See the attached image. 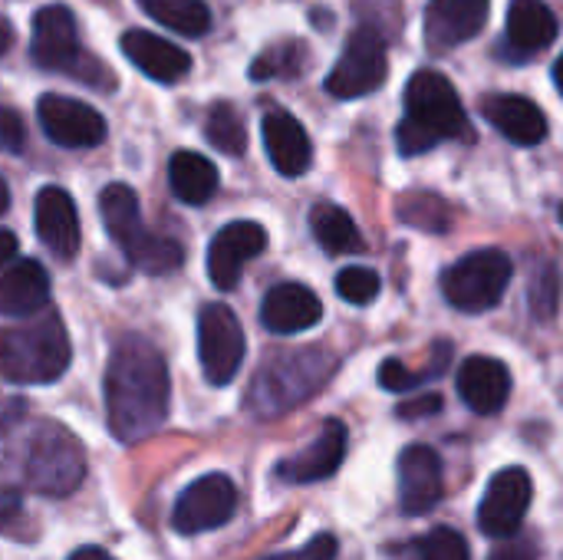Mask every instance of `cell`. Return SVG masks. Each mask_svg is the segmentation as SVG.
<instances>
[{"label":"cell","instance_id":"obj_1","mask_svg":"<svg viewBox=\"0 0 563 560\" xmlns=\"http://www.w3.org/2000/svg\"><path fill=\"white\" fill-rule=\"evenodd\" d=\"M172 383L165 356L145 337H122L106 366V416L122 446L142 442L168 416Z\"/></svg>","mask_w":563,"mask_h":560},{"label":"cell","instance_id":"obj_2","mask_svg":"<svg viewBox=\"0 0 563 560\" xmlns=\"http://www.w3.org/2000/svg\"><path fill=\"white\" fill-rule=\"evenodd\" d=\"M445 139H472V122L449 76L422 69L406 86V119L396 129V145L402 155H422Z\"/></svg>","mask_w":563,"mask_h":560},{"label":"cell","instance_id":"obj_3","mask_svg":"<svg viewBox=\"0 0 563 560\" xmlns=\"http://www.w3.org/2000/svg\"><path fill=\"white\" fill-rule=\"evenodd\" d=\"M336 370V360L323 350H300L274 356L257 370L247 389V409L257 419H277L307 403Z\"/></svg>","mask_w":563,"mask_h":560},{"label":"cell","instance_id":"obj_4","mask_svg":"<svg viewBox=\"0 0 563 560\" xmlns=\"http://www.w3.org/2000/svg\"><path fill=\"white\" fill-rule=\"evenodd\" d=\"M69 337L56 314H43L40 320L10 327L0 343V366L7 383L16 386H43L56 383L69 366Z\"/></svg>","mask_w":563,"mask_h":560},{"label":"cell","instance_id":"obj_5","mask_svg":"<svg viewBox=\"0 0 563 560\" xmlns=\"http://www.w3.org/2000/svg\"><path fill=\"white\" fill-rule=\"evenodd\" d=\"M20 479L30 492L46 498L73 495L86 479V452L79 439L59 422H36L23 436Z\"/></svg>","mask_w":563,"mask_h":560},{"label":"cell","instance_id":"obj_6","mask_svg":"<svg viewBox=\"0 0 563 560\" xmlns=\"http://www.w3.org/2000/svg\"><path fill=\"white\" fill-rule=\"evenodd\" d=\"M99 215H102V224L109 231V238L119 244V251L125 254V261L145 274H172L181 267L185 261V251L181 244L168 241V238H158L145 228L142 221V208H139V195L115 182L109 185L102 195H99Z\"/></svg>","mask_w":563,"mask_h":560},{"label":"cell","instance_id":"obj_7","mask_svg":"<svg viewBox=\"0 0 563 560\" xmlns=\"http://www.w3.org/2000/svg\"><path fill=\"white\" fill-rule=\"evenodd\" d=\"M508 284H511V257L498 248L465 254L442 274V294L462 314H485L498 307Z\"/></svg>","mask_w":563,"mask_h":560},{"label":"cell","instance_id":"obj_8","mask_svg":"<svg viewBox=\"0 0 563 560\" xmlns=\"http://www.w3.org/2000/svg\"><path fill=\"white\" fill-rule=\"evenodd\" d=\"M389 73V56H386V40L373 26H360L336 66L327 76V92L336 99H360L376 92L386 83Z\"/></svg>","mask_w":563,"mask_h":560},{"label":"cell","instance_id":"obj_9","mask_svg":"<svg viewBox=\"0 0 563 560\" xmlns=\"http://www.w3.org/2000/svg\"><path fill=\"white\" fill-rule=\"evenodd\" d=\"M198 360L211 386H228L244 363V330L231 307L208 304L198 314Z\"/></svg>","mask_w":563,"mask_h":560},{"label":"cell","instance_id":"obj_10","mask_svg":"<svg viewBox=\"0 0 563 560\" xmlns=\"http://www.w3.org/2000/svg\"><path fill=\"white\" fill-rule=\"evenodd\" d=\"M531 502H534L531 475L518 465L505 469L488 482V492L478 505V528L495 541H508L521 531Z\"/></svg>","mask_w":563,"mask_h":560},{"label":"cell","instance_id":"obj_11","mask_svg":"<svg viewBox=\"0 0 563 560\" xmlns=\"http://www.w3.org/2000/svg\"><path fill=\"white\" fill-rule=\"evenodd\" d=\"M238 508V488L228 475H205L191 482L172 512V525L178 535H205L231 521Z\"/></svg>","mask_w":563,"mask_h":560},{"label":"cell","instance_id":"obj_12","mask_svg":"<svg viewBox=\"0 0 563 560\" xmlns=\"http://www.w3.org/2000/svg\"><path fill=\"white\" fill-rule=\"evenodd\" d=\"M30 56L40 69H56L73 76L79 59L86 56L76 36V17L69 7H43L33 17V36H30Z\"/></svg>","mask_w":563,"mask_h":560},{"label":"cell","instance_id":"obj_13","mask_svg":"<svg viewBox=\"0 0 563 560\" xmlns=\"http://www.w3.org/2000/svg\"><path fill=\"white\" fill-rule=\"evenodd\" d=\"M36 119L46 139L63 149H92L106 139V119L92 106L69 96H43L36 102Z\"/></svg>","mask_w":563,"mask_h":560},{"label":"cell","instance_id":"obj_14","mask_svg":"<svg viewBox=\"0 0 563 560\" xmlns=\"http://www.w3.org/2000/svg\"><path fill=\"white\" fill-rule=\"evenodd\" d=\"M267 248V231L257 221L224 224L208 248V277L218 290H234L244 264L254 261Z\"/></svg>","mask_w":563,"mask_h":560},{"label":"cell","instance_id":"obj_15","mask_svg":"<svg viewBox=\"0 0 563 560\" xmlns=\"http://www.w3.org/2000/svg\"><path fill=\"white\" fill-rule=\"evenodd\" d=\"M399 505L406 515H429L445 495V469L435 449L409 446L399 462Z\"/></svg>","mask_w":563,"mask_h":560},{"label":"cell","instance_id":"obj_16","mask_svg":"<svg viewBox=\"0 0 563 560\" xmlns=\"http://www.w3.org/2000/svg\"><path fill=\"white\" fill-rule=\"evenodd\" d=\"M346 446H350V432L340 419H327L320 436L294 459L277 465V479L290 482V485H310V482H323L330 475H336V469L346 459Z\"/></svg>","mask_w":563,"mask_h":560},{"label":"cell","instance_id":"obj_17","mask_svg":"<svg viewBox=\"0 0 563 560\" xmlns=\"http://www.w3.org/2000/svg\"><path fill=\"white\" fill-rule=\"evenodd\" d=\"M33 224H36L40 241L59 261H73L79 254V215H76L69 191L56 185L40 188L33 201Z\"/></svg>","mask_w":563,"mask_h":560},{"label":"cell","instance_id":"obj_18","mask_svg":"<svg viewBox=\"0 0 563 560\" xmlns=\"http://www.w3.org/2000/svg\"><path fill=\"white\" fill-rule=\"evenodd\" d=\"M492 13V0H429L426 36L435 50L462 46L475 40Z\"/></svg>","mask_w":563,"mask_h":560},{"label":"cell","instance_id":"obj_19","mask_svg":"<svg viewBox=\"0 0 563 560\" xmlns=\"http://www.w3.org/2000/svg\"><path fill=\"white\" fill-rule=\"evenodd\" d=\"M459 396L478 416H495L508 406L511 396V373L501 360L472 356L459 370Z\"/></svg>","mask_w":563,"mask_h":560},{"label":"cell","instance_id":"obj_20","mask_svg":"<svg viewBox=\"0 0 563 560\" xmlns=\"http://www.w3.org/2000/svg\"><path fill=\"white\" fill-rule=\"evenodd\" d=\"M119 46H122V53L129 56L132 66H139L148 79H158L165 86L178 83L191 69V56L181 46H175V43H168V40H162L158 33H148V30H125Z\"/></svg>","mask_w":563,"mask_h":560},{"label":"cell","instance_id":"obj_21","mask_svg":"<svg viewBox=\"0 0 563 560\" xmlns=\"http://www.w3.org/2000/svg\"><path fill=\"white\" fill-rule=\"evenodd\" d=\"M320 317H323V304L303 284H277L264 297V307H261V323L277 337L303 333V330L317 327Z\"/></svg>","mask_w":563,"mask_h":560},{"label":"cell","instance_id":"obj_22","mask_svg":"<svg viewBox=\"0 0 563 560\" xmlns=\"http://www.w3.org/2000/svg\"><path fill=\"white\" fill-rule=\"evenodd\" d=\"M264 149L274 162V168L287 178H297L310 168L313 162V145H310V135L307 129L300 125V119H294L290 112L284 109H271L264 116Z\"/></svg>","mask_w":563,"mask_h":560},{"label":"cell","instance_id":"obj_23","mask_svg":"<svg viewBox=\"0 0 563 560\" xmlns=\"http://www.w3.org/2000/svg\"><path fill=\"white\" fill-rule=\"evenodd\" d=\"M49 300V277L40 261L23 257L7 264L3 281H0V314L16 320V317H33L43 310Z\"/></svg>","mask_w":563,"mask_h":560},{"label":"cell","instance_id":"obj_24","mask_svg":"<svg viewBox=\"0 0 563 560\" xmlns=\"http://www.w3.org/2000/svg\"><path fill=\"white\" fill-rule=\"evenodd\" d=\"M482 112L515 145H538L548 135L544 112L531 99H525V96H488L482 102Z\"/></svg>","mask_w":563,"mask_h":560},{"label":"cell","instance_id":"obj_25","mask_svg":"<svg viewBox=\"0 0 563 560\" xmlns=\"http://www.w3.org/2000/svg\"><path fill=\"white\" fill-rule=\"evenodd\" d=\"M558 40V17L541 0H511L508 10V50L531 56Z\"/></svg>","mask_w":563,"mask_h":560},{"label":"cell","instance_id":"obj_26","mask_svg":"<svg viewBox=\"0 0 563 560\" xmlns=\"http://www.w3.org/2000/svg\"><path fill=\"white\" fill-rule=\"evenodd\" d=\"M168 182L178 201L205 205L218 191V168L198 152H175L168 162Z\"/></svg>","mask_w":563,"mask_h":560},{"label":"cell","instance_id":"obj_27","mask_svg":"<svg viewBox=\"0 0 563 560\" xmlns=\"http://www.w3.org/2000/svg\"><path fill=\"white\" fill-rule=\"evenodd\" d=\"M310 228H313V234H317V241L323 244L327 254H353V251L363 248V238H360L356 221L340 205H333V201L313 205Z\"/></svg>","mask_w":563,"mask_h":560},{"label":"cell","instance_id":"obj_28","mask_svg":"<svg viewBox=\"0 0 563 560\" xmlns=\"http://www.w3.org/2000/svg\"><path fill=\"white\" fill-rule=\"evenodd\" d=\"M142 10L162 26L181 36H201L211 26V13L201 0H139Z\"/></svg>","mask_w":563,"mask_h":560},{"label":"cell","instance_id":"obj_29","mask_svg":"<svg viewBox=\"0 0 563 560\" xmlns=\"http://www.w3.org/2000/svg\"><path fill=\"white\" fill-rule=\"evenodd\" d=\"M396 215L402 224L409 228H419V231H429V234H442L452 228V211L449 205L432 195V191H409L396 201Z\"/></svg>","mask_w":563,"mask_h":560},{"label":"cell","instance_id":"obj_30","mask_svg":"<svg viewBox=\"0 0 563 560\" xmlns=\"http://www.w3.org/2000/svg\"><path fill=\"white\" fill-rule=\"evenodd\" d=\"M449 363H452V343H435L432 363L426 370H409L402 360H386L379 366V386L389 389V393H409V389H416V386L442 376L449 370Z\"/></svg>","mask_w":563,"mask_h":560},{"label":"cell","instance_id":"obj_31","mask_svg":"<svg viewBox=\"0 0 563 560\" xmlns=\"http://www.w3.org/2000/svg\"><path fill=\"white\" fill-rule=\"evenodd\" d=\"M205 139L221 152V155H241L247 149V132L244 119L231 102H214L205 119Z\"/></svg>","mask_w":563,"mask_h":560},{"label":"cell","instance_id":"obj_32","mask_svg":"<svg viewBox=\"0 0 563 560\" xmlns=\"http://www.w3.org/2000/svg\"><path fill=\"white\" fill-rule=\"evenodd\" d=\"M303 63H307V46L300 40H284V43L264 50L251 63V79L264 83V79H277V76H300Z\"/></svg>","mask_w":563,"mask_h":560},{"label":"cell","instance_id":"obj_33","mask_svg":"<svg viewBox=\"0 0 563 560\" xmlns=\"http://www.w3.org/2000/svg\"><path fill=\"white\" fill-rule=\"evenodd\" d=\"M531 310L538 320H554L558 307H561V267L558 264H544L534 281H531Z\"/></svg>","mask_w":563,"mask_h":560},{"label":"cell","instance_id":"obj_34","mask_svg":"<svg viewBox=\"0 0 563 560\" xmlns=\"http://www.w3.org/2000/svg\"><path fill=\"white\" fill-rule=\"evenodd\" d=\"M336 294H340V300H346L353 307H366L379 294V274L369 267H343L336 274Z\"/></svg>","mask_w":563,"mask_h":560},{"label":"cell","instance_id":"obj_35","mask_svg":"<svg viewBox=\"0 0 563 560\" xmlns=\"http://www.w3.org/2000/svg\"><path fill=\"white\" fill-rule=\"evenodd\" d=\"M419 558L422 560H472L468 541L455 528H432L419 541Z\"/></svg>","mask_w":563,"mask_h":560},{"label":"cell","instance_id":"obj_36","mask_svg":"<svg viewBox=\"0 0 563 560\" xmlns=\"http://www.w3.org/2000/svg\"><path fill=\"white\" fill-rule=\"evenodd\" d=\"M261 560H336V538L333 535H317L300 551H284V554H271V558Z\"/></svg>","mask_w":563,"mask_h":560},{"label":"cell","instance_id":"obj_37","mask_svg":"<svg viewBox=\"0 0 563 560\" xmlns=\"http://www.w3.org/2000/svg\"><path fill=\"white\" fill-rule=\"evenodd\" d=\"M0 145L10 155H16L23 149V122H20V116L13 109L0 112Z\"/></svg>","mask_w":563,"mask_h":560},{"label":"cell","instance_id":"obj_38","mask_svg":"<svg viewBox=\"0 0 563 560\" xmlns=\"http://www.w3.org/2000/svg\"><path fill=\"white\" fill-rule=\"evenodd\" d=\"M439 409H442V396L429 393V396H419V399L402 403L396 413H399V419H422V416H435Z\"/></svg>","mask_w":563,"mask_h":560},{"label":"cell","instance_id":"obj_39","mask_svg":"<svg viewBox=\"0 0 563 560\" xmlns=\"http://www.w3.org/2000/svg\"><path fill=\"white\" fill-rule=\"evenodd\" d=\"M488 560H541V554L531 541H508V545L495 548Z\"/></svg>","mask_w":563,"mask_h":560},{"label":"cell","instance_id":"obj_40","mask_svg":"<svg viewBox=\"0 0 563 560\" xmlns=\"http://www.w3.org/2000/svg\"><path fill=\"white\" fill-rule=\"evenodd\" d=\"M0 254H3V264H13V254H16V238H13V231H3L0 234Z\"/></svg>","mask_w":563,"mask_h":560},{"label":"cell","instance_id":"obj_41","mask_svg":"<svg viewBox=\"0 0 563 560\" xmlns=\"http://www.w3.org/2000/svg\"><path fill=\"white\" fill-rule=\"evenodd\" d=\"M69 560H115L112 554H106L102 548H79L76 554H69Z\"/></svg>","mask_w":563,"mask_h":560},{"label":"cell","instance_id":"obj_42","mask_svg":"<svg viewBox=\"0 0 563 560\" xmlns=\"http://www.w3.org/2000/svg\"><path fill=\"white\" fill-rule=\"evenodd\" d=\"M554 79H558V89L563 92V56L558 59V66H554Z\"/></svg>","mask_w":563,"mask_h":560},{"label":"cell","instance_id":"obj_43","mask_svg":"<svg viewBox=\"0 0 563 560\" xmlns=\"http://www.w3.org/2000/svg\"><path fill=\"white\" fill-rule=\"evenodd\" d=\"M561 224H563V205H561Z\"/></svg>","mask_w":563,"mask_h":560}]
</instances>
